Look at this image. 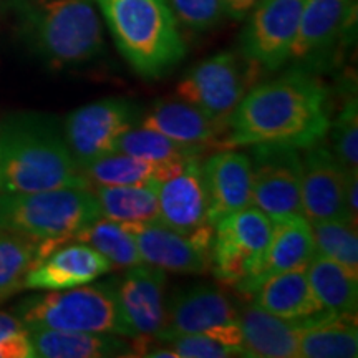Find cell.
Segmentation results:
<instances>
[{
	"label": "cell",
	"mask_w": 358,
	"mask_h": 358,
	"mask_svg": "<svg viewBox=\"0 0 358 358\" xmlns=\"http://www.w3.org/2000/svg\"><path fill=\"white\" fill-rule=\"evenodd\" d=\"M209 201V224L252 206V166L249 155L226 148L203 163Z\"/></svg>",
	"instance_id": "d6986e66"
},
{
	"label": "cell",
	"mask_w": 358,
	"mask_h": 358,
	"mask_svg": "<svg viewBox=\"0 0 358 358\" xmlns=\"http://www.w3.org/2000/svg\"><path fill=\"white\" fill-rule=\"evenodd\" d=\"M299 324V358H350L358 355L357 315L324 312Z\"/></svg>",
	"instance_id": "d4e9b609"
},
{
	"label": "cell",
	"mask_w": 358,
	"mask_h": 358,
	"mask_svg": "<svg viewBox=\"0 0 358 358\" xmlns=\"http://www.w3.org/2000/svg\"><path fill=\"white\" fill-rule=\"evenodd\" d=\"M111 264L92 245L69 241L45 254L24 279V289L60 290L90 284L108 274Z\"/></svg>",
	"instance_id": "e0dca14e"
},
{
	"label": "cell",
	"mask_w": 358,
	"mask_h": 358,
	"mask_svg": "<svg viewBox=\"0 0 358 358\" xmlns=\"http://www.w3.org/2000/svg\"><path fill=\"white\" fill-rule=\"evenodd\" d=\"M241 307L222 287L192 285L174 292L168 302L166 329L163 332L208 335L236 357H245L239 327Z\"/></svg>",
	"instance_id": "ba28073f"
},
{
	"label": "cell",
	"mask_w": 358,
	"mask_h": 358,
	"mask_svg": "<svg viewBox=\"0 0 358 358\" xmlns=\"http://www.w3.org/2000/svg\"><path fill=\"white\" fill-rule=\"evenodd\" d=\"M159 224L178 232H192L209 224V201L206 191L203 161L189 156L166 178L156 181Z\"/></svg>",
	"instance_id": "2e32d148"
},
{
	"label": "cell",
	"mask_w": 358,
	"mask_h": 358,
	"mask_svg": "<svg viewBox=\"0 0 358 358\" xmlns=\"http://www.w3.org/2000/svg\"><path fill=\"white\" fill-rule=\"evenodd\" d=\"M35 357L42 358H111L134 357L133 340L120 335L29 329Z\"/></svg>",
	"instance_id": "603a6c76"
},
{
	"label": "cell",
	"mask_w": 358,
	"mask_h": 358,
	"mask_svg": "<svg viewBox=\"0 0 358 358\" xmlns=\"http://www.w3.org/2000/svg\"><path fill=\"white\" fill-rule=\"evenodd\" d=\"M358 169L347 173V187H345V203L350 226L355 227L358 224Z\"/></svg>",
	"instance_id": "8d00e7d4"
},
{
	"label": "cell",
	"mask_w": 358,
	"mask_h": 358,
	"mask_svg": "<svg viewBox=\"0 0 358 358\" xmlns=\"http://www.w3.org/2000/svg\"><path fill=\"white\" fill-rule=\"evenodd\" d=\"M29 329L15 313L0 312V358H34Z\"/></svg>",
	"instance_id": "d590c367"
},
{
	"label": "cell",
	"mask_w": 358,
	"mask_h": 358,
	"mask_svg": "<svg viewBox=\"0 0 358 358\" xmlns=\"http://www.w3.org/2000/svg\"><path fill=\"white\" fill-rule=\"evenodd\" d=\"M98 217L100 208L90 189L0 192V231L42 243L47 254Z\"/></svg>",
	"instance_id": "5b68a950"
},
{
	"label": "cell",
	"mask_w": 358,
	"mask_h": 358,
	"mask_svg": "<svg viewBox=\"0 0 358 358\" xmlns=\"http://www.w3.org/2000/svg\"><path fill=\"white\" fill-rule=\"evenodd\" d=\"M13 310L27 329L42 327L131 338L116 301L115 279L30 295Z\"/></svg>",
	"instance_id": "8992f818"
},
{
	"label": "cell",
	"mask_w": 358,
	"mask_h": 358,
	"mask_svg": "<svg viewBox=\"0 0 358 358\" xmlns=\"http://www.w3.org/2000/svg\"><path fill=\"white\" fill-rule=\"evenodd\" d=\"M306 275L325 312L357 315L358 274L315 250L306 266Z\"/></svg>",
	"instance_id": "484cf974"
},
{
	"label": "cell",
	"mask_w": 358,
	"mask_h": 358,
	"mask_svg": "<svg viewBox=\"0 0 358 358\" xmlns=\"http://www.w3.org/2000/svg\"><path fill=\"white\" fill-rule=\"evenodd\" d=\"M252 206L274 219L302 216L301 150L279 143L250 146Z\"/></svg>",
	"instance_id": "30bf717a"
},
{
	"label": "cell",
	"mask_w": 358,
	"mask_h": 358,
	"mask_svg": "<svg viewBox=\"0 0 358 358\" xmlns=\"http://www.w3.org/2000/svg\"><path fill=\"white\" fill-rule=\"evenodd\" d=\"M256 69L243 55L219 52L187 71L178 83L176 95L203 111L224 136L231 115L252 87Z\"/></svg>",
	"instance_id": "52a82bcc"
},
{
	"label": "cell",
	"mask_w": 358,
	"mask_h": 358,
	"mask_svg": "<svg viewBox=\"0 0 358 358\" xmlns=\"http://www.w3.org/2000/svg\"><path fill=\"white\" fill-rule=\"evenodd\" d=\"M239 327L245 357L299 358V324L252 303L241 307Z\"/></svg>",
	"instance_id": "cb8c5ba5"
},
{
	"label": "cell",
	"mask_w": 358,
	"mask_h": 358,
	"mask_svg": "<svg viewBox=\"0 0 358 358\" xmlns=\"http://www.w3.org/2000/svg\"><path fill=\"white\" fill-rule=\"evenodd\" d=\"M128 229L133 232L141 261L150 266L173 274L194 275L211 271L213 224H204L192 232H178L161 224Z\"/></svg>",
	"instance_id": "4fadbf2b"
},
{
	"label": "cell",
	"mask_w": 358,
	"mask_h": 358,
	"mask_svg": "<svg viewBox=\"0 0 358 358\" xmlns=\"http://www.w3.org/2000/svg\"><path fill=\"white\" fill-rule=\"evenodd\" d=\"M302 216L308 222H348L345 168L335 158L325 140L302 150Z\"/></svg>",
	"instance_id": "9a60e30c"
},
{
	"label": "cell",
	"mask_w": 358,
	"mask_h": 358,
	"mask_svg": "<svg viewBox=\"0 0 358 358\" xmlns=\"http://www.w3.org/2000/svg\"><path fill=\"white\" fill-rule=\"evenodd\" d=\"M116 48L138 75L161 78L186 57L168 0H93Z\"/></svg>",
	"instance_id": "3957f363"
},
{
	"label": "cell",
	"mask_w": 358,
	"mask_h": 358,
	"mask_svg": "<svg viewBox=\"0 0 358 358\" xmlns=\"http://www.w3.org/2000/svg\"><path fill=\"white\" fill-rule=\"evenodd\" d=\"M163 166L113 151L82 164L80 171L92 189V186H133L159 181Z\"/></svg>",
	"instance_id": "83f0119b"
},
{
	"label": "cell",
	"mask_w": 358,
	"mask_h": 358,
	"mask_svg": "<svg viewBox=\"0 0 358 358\" xmlns=\"http://www.w3.org/2000/svg\"><path fill=\"white\" fill-rule=\"evenodd\" d=\"M45 244L0 231V303L24 289L29 271L45 256Z\"/></svg>",
	"instance_id": "f546056e"
},
{
	"label": "cell",
	"mask_w": 358,
	"mask_h": 358,
	"mask_svg": "<svg viewBox=\"0 0 358 358\" xmlns=\"http://www.w3.org/2000/svg\"><path fill=\"white\" fill-rule=\"evenodd\" d=\"M115 151L150 161L155 164H166L189 158V156H201L206 151V148L185 145V143L174 141L171 138L155 131V129H148L136 124L122 134V138L116 143Z\"/></svg>",
	"instance_id": "4dcf8cb0"
},
{
	"label": "cell",
	"mask_w": 358,
	"mask_h": 358,
	"mask_svg": "<svg viewBox=\"0 0 358 358\" xmlns=\"http://www.w3.org/2000/svg\"><path fill=\"white\" fill-rule=\"evenodd\" d=\"M13 7L27 42L48 65H83L105 50L93 0H13Z\"/></svg>",
	"instance_id": "277c9868"
},
{
	"label": "cell",
	"mask_w": 358,
	"mask_h": 358,
	"mask_svg": "<svg viewBox=\"0 0 358 358\" xmlns=\"http://www.w3.org/2000/svg\"><path fill=\"white\" fill-rule=\"evenodd\" d=\"M315 252L310 222L303 216L280 217L272 221V234L249 279L241 285V292L250 294L261 282L282 272L303 268Z\"/></svg>",
	"instance_id": "ffe728a7"
},
{
	"label": "cell",
	"mask_w": 358,
	"mask_h": 358,
	"mask_svg": "<svg viewBox=\"0 0 358 358\" xmlns=\"http://www.w3.org/2000/svg\"><path fill=\"white\" fill-rule=\"evenodd\" d=\"M249 295L252 306L290 322L313 319L325 312L313 295L306 267L268 277Z\"/></svg>",
	"instance_id": "7402d4cb"
},
{
	"label": "cell",
	"mask_w": 358,
	"mask_h": 358,
	"mask_svg": "<svg viewBox=\"0 0 358 358\" xmlns=\"http://www.w3.org/2000/svg\"><path fill=\"white\" fill-rule=\"evenodd\" d=\"M330 150L345 171L358 169V103L355 96H348L335 120Z\"/></svg>",
	"instance_id": "d6a6232c"
},
{
	"label": "cell",
	"mask_w": 358,
	"mask_h": 358,
	"mask_svg": "<svg viewBox=\"0 0 358 358\" xmlns=\"http://www.w3.org/2000/svg\"><path fill=\"white\" fill-rule=\"evenodd\" d=\"M259 0H222L224 12L226 17L234 20H244L248 19V15L256 7Z\"/></svg>",
	"instance_id": "74e56055"
},
{
	"label": "cell",
	"mask_w": 358,
	"mask_h": 358,
	"mask_svg": "<svg viewBox=\"0 0 358 358\" xmlns=\"http://www.w3.org/2000/svg\"><path fill=\"white\" fill-rule=\"evenodd\" d=\"M313 244L317 252L342 264L353 274H358V236L357 229L342 221L310 222Z\"/></svg>",
	"instance_id": "1f68e13d"
},
{
	"label": "cell",
	"mask_w": 358,
	"mask_h": 358,
	"mask_svg": "<svg viewBox=\"0 0 358 358\" xmlns=\"http://www.w3.org/2000/svg\"><path fill=\"white\" fill-rule=\"evenodd\" d=\"M155 342L173 348L179 358H229L234 352L224 347L217 340L201 334L161 332Z\"/></svg>",
	"instance_id": "e575fe53"
},
{
	"label": "cell",
	"mask_w": 358,
	"mask_h": 358,
	"mask_svg": "<svg viewBox=\"0 0 358 358\" xmlns=\"http://www.w3.org/2000/svg\"><path fill=\"white\" fill-rule=\"evenodd\" d=\"M357 0H306L289 62L312 66L334 48L345 32Z\"/></svg>",
	"instance_id": "ac0fdd59"
},
{
	"label": "cell",
	"mask_w": 358,
	"mask_h": 358,
	"mask_svg": "<svg viewBox=\"0 0 358 358\" xmlns=\"http://www.w3.org/2000/svg\"><path fill=\"white\" fill-rule=\"evenodd\" d=\"M71 241L92 245L113 268H129L143 262L133 232L123 224L110 221V219H95L83 226L71 237Z\"/></svg>",
	"instance_id": "f1b7e54d"
},
{
	"label": "cell",
	"mask_w": 358,
	"mask_h": 358,
	"mask_svg": "<svg viewBox=\"0 0 358 358\" xmlns=\"http://www.w3.org/2000/svg\"><path fill=\"white\" fill-rule=\"evenodd\" d=\"M138 124L155 129L174 141L201 148L217 146L221 143L222 129L213 123L203 111L181 98H163L151 105Z\"/></svg>",
	"instance_id": "44dd1931"
},
{
	"label": "cell",
	"mask_w": 358,
	"mask_h": 358,
	"mask_svg": "<svg viewBox=\"0 0 358 358\" xmlns=\"http://www.w3.org/2000/svg\"><path fill=\"white\" fill-rule=\"evenodd\" d=\"M178 24L194 32H208L221 24L224 12L222 0H168Z\"/></svg>",
	"instance_id": "836d02e7"
},
{
	"label": "cell",
	"mask_w": 358,
	"mask_h": 358,
	"mask_svg": "<svg viewBox=\"0 0 358 358\" xmlns=\"http://www.w3.org/2000/svg\"><path fill=\"white\" fill-rule=\"evenodd\" d=\"M272 234V219L249 206L214 224L211 271L219 282L239 289L256 268Z\"/></svg>",
	"instance_id": "9c48e42d"
},
{
	"label": "cell",
	"mask_w": 358,
	"mask_h": 358,
	"mask_svg": "<svg viewBox=\"0 0 358 358\" xmlns=\"http://www.w3.org/2000/svg\"><path fill=\"white\" fill-rule=\"evenodd\" d=\"M64 187L90 189V185L55 120L22 113L0 124V192Z\"/></svg>",
	"instance_id": "7a4b0ae2"
},
{
	"label": "cell",
	"mask_w": 358,
	"mask_h": 358,
	"mask_svg": "<svg viewBox=\"0 0 358 358\" xmlns=\"http://www.w3.org/2000/svg\"><path fill=\"white\" fill-rule=\"evenodd\" d=\"M306 0H259L241 35V55L275 71L289 62Z\"/></svg>",
	"instance_id": "7c38bea8"
},
{
	"label": "cell",
	"mask_w": 358,
	"mask_h": 358,
	"mask_svg": "<svg viewBox=\"0 0 358 358\" xmlns=\"http://www.w3.org/2000/svg\"><path fill=\"white\" fill-rule=\"evenodd\" d=\"M141 108L128 98H106L80 106L66 116L62 131L78 166L113 153L116 143L140 122Z\"/></svg>",
	"instance_id": "8fae6325"
},
{
	"label": "cell",
	"mask_w": 358,
	"mask_h": 358,
	"mask_svg": "<svg viewBox=\"0 0 358 358\" xmlns=\"http://www.w3.org/2000/svg\"><path fill=\"white\" fill-rule=\"evenodd\" d=\"M166 274L141 262L115 277L116 301L131 338L155 340L166 329Z\"/></svg>",
	"instance_id": "5bb4252c"
},
{
	"label": "cell",
	"mask_w": 358,
	"mask_h": 358,
	"mask_svg": "<svg viewBox=\"0 0 358 358\" xmlns=\"http://www.w3.org/2000/svg\"><path fill=\"white\" fill-rule=\"evenodd\" d=\"M100 216L123 226L159 224L156 181L133 186H92Z\"/></svg>",
	"instance_id": "4316f807"
},
{
	"label": "cell",
	"mask_w": 358,
	"mask_h": 358,
	"mask_svg": "<svg viewBox=\"0 0 358 358\" xmlns=\"http://www.w3.org/2000/svg\"><path fill=\"white\" fill-rule=\"evenodd\" d=\"M330 129L329 90L297 69L250 88L227 122L219 148L279 143L297 150L325 140Z\"/></svg>",
	"instance_id": "6da1fadb"
}]
</instances>
